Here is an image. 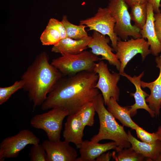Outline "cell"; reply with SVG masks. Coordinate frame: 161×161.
Segmentation results:
<instances>
[{
    "instance_id": "obj_8",
    "label": "cell",
    "mask_w": 161,
    "mask_h": 161,
    "mask_svg": "<svg viewBox=\"0 0 161 161\" xmlns=\"http://www.w3.org/2000/svg\"><path fill=\"white\" fill-rule=\"evenodd\" d=\"M94 72L98 76L95 87L101 92L105 105L107 106L111 97L118 101L120 92L117 83L120 75L115 72L111 73L107 64L102 61L96 63Z\"/></svg>"
},
{
    "instance_id": "obj_33",
    "label": "cell",
    "mask_w": 161,
    "mask_h": 161,
    "mask_svg": "<svg viewBox=\"0 0 161 161\" xmlns=\"http://www.w3.org/2000/svg\"><path fill=\"white\" fill-rule=\"evenodd\" d=\"M129 7H131L133 5L139 3H148L147 0H124Z\"/></svg>"
},
{
    "instance_id": "obj_29",
    "label": "cell",
    "mask_w": 161,
    "mask_h": 161,
    "mask_svg": "<svg viewBox=\"0 0 161 161\" xmlns=\"http://www.w3.org/2000/svg\"><path fill=\"white\" fill-rule=\"evenodd\" d=\"M48 23L57 29L60 33L61 39L68 37L65 28L61 21L54 18H51Z\"/></svg>"
},
{
    "instance_id": "obj_14",
    "label": "cell",
    "mask_w": 161,
    "mask_h": 161,
    "mask_svg": "<svg viewBox=\"0 0 161 161\" xmlns=\"http://www.w3.org/2000/svg\"><path fill=\"white\" fill-rule=\"evenodd\" d=\"M117 148V144L114 141L101 144L91 140H85L78 148L80 157H78L76 161H94L103 153Z\"/></svg>"
},
{
    "instance_id": "obj_12",
    "label": "cell",
    "mask_w": 161,
    "mask_h": 161,
    "mask_svg": "<svg viewBox=\"0 0 161 161\" xmlns=\"http://www.w3.org/2000/svg\"><path fill=\"white\" fill-rule=\"evenodd\" d=\"M93 31L92 38L88 45V48L91 49V52L94 54L101 56V60L107 61L110 64L115 66L119 70L120 63L116 54L113 52V49L108 44L110 40L109 37H106L97 31Z\"/></svg>"
},
{
    "instance_id": "obj_15",
    "label": "cell",
    "mask_w": 161,
    "mask_h": 161,
    "mask_svg": "<svg viewBox=\"0 0 161 161\" xmlns=\"http://www.w3.org/2000/svg\"><path fill=\"white\" fill-rule=\"evenodd\" d=\"M84 128L77 113L69 114L64 124L63 133L64 140L74 143L78 148L83 141Z\"/></svg>"
},
{
    "instance_id": "obj_22",
    "label": "cell",
    "mask_w": 161,
    "mask_h": 161,
    "mask_svg": "<svg viewBox=\"0 0 161 161\" xmlns=\"http://www.w3.org/2000/svg\"><path fill=\"white\" fill-rule=\"evenodd\" d=\"M113 152L112 157L116 161H143L145 157L137 153L131 146L123 148H117Z\"/></svg>"
},
{
    "instance_id": "obj_27",
    "label": "cell",
    "mask_w": 161,
    "mask_h": 161,
    "mask_svg": "<svg viewBox=\"0 0 161 161\" xmlns=\"http://www.w3.org/2000/svg\"><path fill=\"white\" fill-rule=\"evenodd\" d=\"M29 155L31 161H47L46 152L42 144L32 145Z\"/></svg>"
},
{
    "instance_id": "obj_6",
    "label": "cell",
    "mask_w": 161,
    "mask_h": 161,
    "mask_svg": "<svg viewBox=\"0 0 161 161\" xmlns=\"http://www.w3.org/2000/svg\"><path fill=\"white\" fill-rule=\"evenodd\" d=\"M128 7L124 0H109L107 7L115 20L114 32L124 41L128 40L129 37H142L140 29L131 24Z\"/></svg>"
},
{
    "instance_id": "obj_24",
    "label": "cell",
    "mask_w": 161,
    "mask_h": 161,
    "mask_svg": "<svg viewBox=\"0 0 161 161\" xmlns=\"http://www.w3.org/2000/svg\"><path fill=\"white\" fill-rule=\"evenodd\" d=\"M60 33L55 27L48 23L42 33L40 39L43 45H54L61 40Z\"/></svg>"
},
{
    "instance_id": "obj_13",
    "label": "cell",
    "mask_w": 161,
    "mask_h": 161,
    "mask_svg": "<svg viewBox=\"0 0 161 161\" xmlns=\"http://www.w3.org/2000/svg\"><path fill=\"white\" fill-rule=\"evenodd\" d=\"M144 71H143L139 75L131 77L125 72L120 75L126 77L135 86L136 90L135 93H131V95L134 96L135 103L129 106L130 108V115L131 117L137 113V110L139 109H143L147 111L152 118L155 117L154 112L151 110L146 103V97L149 95L142 89L141 85V79L143 76Z\"/></svg>"
},
{
    "instance_id": "obj_19",
    "label": "cell",
    "mask_w": 161,
    "mask_h": 161,
    "mask_svg": "<svg viewBox=\"0 0 161 161\" xmlns=\"http://www.w3.org/2000/svg\"><path fill=\"white\" fill-rule=\"evenodd\" d=\"M156 67L159 69L160 73L155 80L150 82H141L142 88H148L150 90V94L146 98V101L154 112L155 117L159 115L161 107V64H157Z\"/></svg>"
},
{
    "instance_id": "obj_21",
    "label": "cell",
    "mask_w": 161,
    "mask_h": 161,
    "mask_svg": "<svg viewBox=\"0 0 161 161\" xmlns=\"http://www.w3.org/2000/svg\"><path fill=\"white\" fill-rule=\"evenodd\" d=\"M148 3H137L130 7L131 19L137 27L142 29L145 24L147 16V5Z\"/></svg>"
},
{
    "instance_id": "obj_32",
    "label": "cell",
    "mask_w": 161,
    "mask_h": 161,
    "mask_svg": "<svg viewBox=\"0 0 161 161\" xmlns=\"http://www.w3.org/2000/svg\"><path fill=\"white\" fill-rule=\"evenodd\" d=\"M105 152L97 157L95 159L96 161H109L112 157V154L109 152Z\"/></svg>"
},
{
    "instance_id": "obj_28",
    "label": "cell",
    "mask_w": 161,
    "mask_h": 161,
    "mask_svg": "<svg viewBox=\"0 0 161 161\" xmlns=\"http://www.w3.org/2000/svg\"><path fill=\"white\" fill-rule=\"evenodd\" d=\"M135 130L138 138L143 142L152 143L157 140L154 133H149L139 126Z\"/></svg>"
},
{
    "instance_id": "obj_2",
    "label": "cell",
    "mask_w": 161,
    "mask_h": 161,
    "mask_svg": "<svg viewBox=\"0 0 161 161\" xmlns=\"http://www.w3.org/2000/svg\"><path fill=\"white\" fill-rule=\"evenodd\" d=\"M62 74L49 61L46 52L38 54L23 74L24 90L33 103V110L41 105L61 79Z\"/></svg>"
},
{
    "instance_id": "obj_35",
    "label": "cell",
    "mask_w": 161,
    "mask_h": 161,
    "mask_svg": "<svg viewBox=\"0 0 161 161\" xmlns=\"http://www.w3.org/2000/svg\"><path fill=\"white\" fill-rule=\"evenodd\" d=\"M159 56H157L155 58V61L157 64H161V52Z\"/></svg>"
},
{
    "instance_id": "obj_30",
    "label": "cell",
    "mask_w": 161,
    "mask_h": 161,
    "mask_svg": "<svg viewBox=\"0 0 161 161\" xmlns=\"http://www.w3.org/2000/svg\"><path fill=\"white\" fill-rule=\"evenodd\" d=\"M154 27L156 33L161 43V12L154 14Z\"/></svg>"
},
{
    "instance_id": "obj_26",
    "label": "cell",
    "mask_w": 161,
    "mask_h": 161,
    "mask_svg": "<svg viewBox=\"0 0 161 161\" xmlns=\"http://www.w3.org/2000/svg\"><path fill=\"white\" fill-rule=\"evenodd\" d=\"M24 84V80L16 81L12 85L7 87H0V104L6 102L11 96L19 89H23Z\"/></svg>"
},
{
    "instance_id": "obj_25",
    "label": "cell",
    "mask_w": 161,
    "mask_h": 161,
    "mask_svg": "<svg viewBox=\"0 0 161 161\" xmlns=\"http://www.w3.org/2000/svg\"><path fill=\"white\" fill-rule=\"evenodd\" d=\"M93 102L85 104L77 112L85 128L86 126H92L95 123L94 116L96 112Z\"/></svg>"
},
{
    "instance_id": "obj_31",
    "label": "cell",
    "mask_w": 161,
    "mask_h": 161,
    "mask_svg": "<svg viewBox=\"0 0 161 161\" xmlns=\"http://www.w3.org/2000/svg\"><path fill=\"white\" fill-rule=\"evenodd\" d=\"M148 3L151 4L152 6L153 11L155 13L161 12L160 7H161V0H147Z\"/></svg>"
},
{
    "instance_id": "obj_20",
    "label": "cell",
    "mask_w": 161,
    "mask_h": 161,
    "mask_svg": "<svg viewBox=\"0 0 161 161\" xmlns=\"http://www.w3.org/2000/svg\"><path fill=\"white\" fill-rule=\"evenodd\" d=\"M107 106L108 110L115 119L120 121L123 126L134 130L139 126L132 120L129 106H120L117 101L113 97L110 98Z\"/></svg>"
},
{
    "instance_id": "obj_4",
    "label": "cell",
    "mask_w": 161,
    "mask_h": 161,
    "mask_svg": "<svg viewBox=\"0 0 161 161\" xmlns=\"http://www.w3.org/2000/svg\"><path fill=\"white\" fill-rule=\"evenodd\" d=\"M101 59L92 52L84 51L75 55H66L54 59L51 64L63 75L71 76L84 71H94L96 62Z\"/></svg>"
},
{
    "instance_id": "obj_5",
    "label": "cell",
    "mask_w": 161,
    "mask_h": 161,
    "mask_svg": "<svg viewBox=\"0 0 161 161\" xmlns=\"http://www.w3.org/2000/svg\"><path fill=\"white\" fill-rule=\"evenodd\" d=\"M69 114V111L65 109L54 108L46 112L34 116L30 124L33 127L44 131L48 140L58 141L60 140L63 121Z\"/></svg>"
},
{
    "instance_id": "obj_16",
    "label": "cell",
    "mask_w": 161,
    "mask_h": 161,
    "mask_svg": "<svg viewBox=\"0 0 161 161\" xmlns=\"http://www.w3.org/2000/svg\"><path fill=\"white\" fill-rule=\"evenodd\" d=\"M147 16L146 23L140 29L142 38H146L150 46L151 53L157 56L161 52V43L157 36L154 27V12L152 5L148 3Z\"/></svg>"
},
{
    "instance_id": "obj_11",
    "label": "cell",
    "mask_w": 161,
    "mask_h": 161,
    "mask_svg": "<svg viewBox=\"0 0 161 161\" xmlns=\"http://www.w3.org/2000/svg\"><path fill=\"white\" fill-rule=\"evenodd\" d=\"M69 143L65 140L44 141L42 144L47 153V161H76L77 151Z\"/></svg>"
},
{
    "instance_id": "obj_3",
    "label": "cell",
    "mask_w": 161,
    "mask_h": 161,
    "mask_svg": "<svg viewBox=\"0 0 161 161\" xmlns=\"http://www.w3.org/2000/svg\"><path fill=\"white\" fill-rule=\"evenodd\" d=\"M93 102L98 116L100 127L97 134L94 135L91 140L99 142L103 140H110L116 143L117 148L131 147L127 133L123 126L118 123L115 117L105 107L102 94H99Z\"/></svg>"
},
{
    "instance_id": "obj_23",
    "label": "cell",
    "mask_w": 161,
    "mask_h": 161,
    "mask_svg": "<svg viewBox=\"0 0 161 161\" xmlns=\"http://www.w3.org/2000/svg\"><path fill=\"white\" fill-rule=\"evenodd\" d=\"M65 28L68 37L75 40H79L88 36L85 28L86 26L82 24L76 25L70 22L66 16H63L61 21Z\"/></svg>"
},
{
    "instance_id": "obj_34",
    "label": "cell",
    "mask_w": 161,
    "mask_h": 161,
    "mask_svg": "<svg viewBox=\"0 0 161 161\" xmlns=\"http://www.w3.org/2000/svg\"><path fill=\"white\" fill-rule=\"evenodd\" d=\"M154 133L157 139L161 141V126L158 127L157 131Z\"/></svg>"
},
{
    "instance_id": "obj_1",
    "label": "cell",
    "mask_w": 161,
    "mask_h": 161,
    "mask_svg": "<svg viewBox=\"0 0 161 161\" xmlns=\"http://www.w3.org/2000/svg\"><path fill=\"white\" fill-rule=\"evenodd\" d=\"M98 78L94 71H84L61 79L41 105L46 110L56 107L65 109L70 114L77 113L100 94L95 87Z\"/></svg>"
},
{
    "instance_id": "obj_18",
    "label": "cell",
    "mask_w": 161,
    "mask_h": 161,
    "mask_svg": "<svg viewBox=\"0 0 161 161\" xmlns=\"http://www.w3.org/2000/svg\"><path fill=\"white\" fill-rule=\"evenodd\" d=\"M127 134L131 146L135 151L143 155L148 161H160L161 141L157 140L154 143H147L137 140L130 131Z\"/></svg>"
},
{
    "instance_id": "obj_10",
    "label": "cell",
    "mask_w": 161,
    "mask_h": 161,
    "mask_svg": "<svg viewBox=\"0 0 161 161\" xmlns=\"http://www.w3.org/2000/svg\"><path fill=\"white\" fill-rule=\"evenodd\" d=\"M40 140L31 131L24 129L16 135L7 137L0 144V161L6 158H15L28 145L39 143Z\"/></svg>"
},
{
    "instance_id": "obj_17",
    "label": "cell",
    "mask_w": 161,
    "mask_h": 161,
    "mask_svg": "<svg viewBox=\"0 0 161 161\" xmlns=\"http://www.w3.org/2000/svg\"><path fill=\"white\" fill-rule=\"evenodd\" d=\"M92 38V36H88L80 39L75 40L68 37L61 39L58 43L53 45L51 51L62 55L78 54L88 48Z\"/></svg>"
},
{
    "instance_id": "obj_7",
    "label": "cell",
    "mask_w": 161,
    "mask_h": 161,
    "mask_svg": "<svg viewBox=\"0 0 161 161\" xmlns=\"http://www.w3.org/2000/svg\"><path fill=\"white\" fill-rule=\"evenodd\" d=\"M115 24V20L107 7H99L94 16L80 21V24L89 27L88 30H95L108 35L112 48L116 52L117 42L120 39L114 32Z\"/></svg>"
},
{
    "instance_id": "obj_9",
    "label": "cell",
    "mask_w": 161,
    "mask_h": 161,
    "mask_svg": "<svg viewBox=\"0 0 161 161\" xmlns=\"http://www.w3.org/2000/svg\"><path fill=\"white\" fill-rule=\"evenodd\" d=\"M147 41L142 37L125 41L120 39L117 42L116 54L120 63L119 73L121 75L124 72L128 62L137 54L141 55L143 61L151 53Z\"/></svg>"
}]
</instances>
